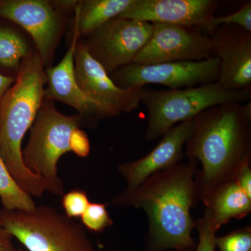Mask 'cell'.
<instances>
[{
    "instance_id": "603a6c76",
    "label": "cell",
    "mask_w": 251,
    "mask_h": 251,
    "mask_svg": "<svg viewBox=\"0 0 251 251\" xmlns=\"http://www.w3.org/2000/svg\"><path fill=\"white\" fill-rule=\"evenodd\" d=\"M222 25H234L251 32V1H248L242 7L232 14L221 17H214L208 27V31Z\"/></svg>"
},
{
    "instance_id": "484cf974",
    "label": "cell",
    "mask_w": 251,
    "mask_h": 251,
    "mask_svg": "<svg viewBox=\"0 0 251 251\" xmlns=\"http://www.w3.org/2000/svg\"><path fill=\"white\" fill-rule=\"evenodd\" d=\"M235 181L249 197L251 198V163L244 165L238 173Z\"/></svg>"
},
{
    "instance_id": "52a82bcc",
    "label": "cell",
    "mask_w": 251,
    "mask_h": 251,
    "mask_svg": "<svg viewBox=\"0 0 251 251\" xmlns=\"http://www.w3.org/2000/svg\"><path fill=\"white\" fill-rule=\"evenodd\" d=\"M77 1L0 0V18L14 23L27 33L47 69L52 67L68 15Z\"/></svg>"
},
{
    "instance_id": "30bf717a",
    "label": "cell",
    "mask_w": 251,
    "mask_h": 251,
    "mask_svg": "<svg viewBox=\"0 0 251 251\" xmlns=\"http://www.w3.org/2000/svg\"><path fill=\"white\" fill-rule=\"evenodd\" d=\"M75 75L80 90L101 108L105 118L131 112L141 103L145 87L122 89L90 55L80 38L74 55Z\"/></svg>"
},
{
    "instance_id": "cb8c5ba5",
    "label": "cell",
    "mask_w": 251,
    "mask_h": 251,
    "mask_svg": "<svg viewBox=\"0 0 251 251\" xmlns=\"http://www.w3.org/2000/svg\"><path fill=\"white\" fill-rule=\"evenodd\" d=\"M61 202L64 214L73 219L81 217L90 203L87 192L80 189H74L64 193Z\"/></svg>"
},
{
    "instance_id": "2e32d148",
    "label": "cell",
    "mask_w": 251,
    "mask_h": 251,
    "mask_svg": "<svg viewBox=\"0 0 251 251\" xmlns=\"http://www.w3.org/2000/svg\"><path fill=\"white\" fill-rule=\"evenodd\" d=\"M34 52V43L25 31L0 18V74L16 78L23 62Z\"/></svg>"
},
{
    "instance_id": "83f0119b",
    "label": "cell",
    "mask_w": 251,
    "mask_h": 251,
    "mask_svg": "<svg viewBox=\"0 0 251 251\" xmlns=\"http://www.w3.org/2000/svg\"><path fill=\"white\" fill-rule=\"evenodd\" d=\"M15 80L16 78L14 77L5 76L0 74V102L6 91L14 83Z\"/></svg>"
},
{
    "instance_id": "ba28073f",
    "label": "cell",
    "mask_w": 251,
    "mask_h": 251,
    "mask_svg": "<svg viewBox=\"0 0 251 251\" xmlns=\"http://www.w3.org/2000/svg\"><path fill=\"white\" fill-rule=\"evenodd\" d=\"M115 85L122 89L162 85L171 90L189 88L217 82L219 60L211 57L200 62H174L153 64L131 63L110 74Z\"/></svg>"
},
{
    "instance_id": "9c48e42d",
    "label": "cell",
    "mask_w": 251,
    "mask_h": 251,
    "mask_svg": "<svg viewBox=\"0 0 251 251\" xmlns=\"http://www.w3.org/2000/svg\"><path fill=\"white\" fill-rule=\"evenodd\" d=\"M152 23L116 18L81 39L109 75L133 63L148 42Z\"/></svg>"
},
{
    "instance_id": "ffe728a7",
    "label": "cell",
    "mask_w": 251,
    "mask_h": 251,
    "mask_svg": "<svg viewBox=\"0 0 251 251\" xmlns=\"http://www.w3.org/2000/svg\"><path fill=\"white\" fill-rule=\"evenodd\" d=\"M80 219L83 227L95 233L103 232L113 225L106 204L103 203L90 202Z\"/></svg>"
},
{
    "instance_id": "9a60e30c",
    "label": "cell",
    "mask_w": 251,
    "mask_h": 251,
    "mask_svg": "<svg viewBox=\"0 0 251 251\" xmlns=\"http://www.w3.org/2000/svg\"><path fill=\"white\" fill-rule=\"evenodd\" d=\"M193 127V119L174 126L162 135L159 143L146 156L119 165L117 171L125 179L127 189L136 188L157 172L181 162L183 148Z\"/></svg>"
},
{
    "instance_id": "3957f363",
    "label": "cell",
    "mask_w": 251,
    "mask_h": 251,
    "mask_svg": "<svg viewBox=\"0 0 251 251\" xmlns=\"http://www.w3.org/2000/svg\"><path fill=\"white\" fill-rule=\"evenodd\" d=\"M45 69L36 51L23 62L0 102V156L18 186L36 198L43 197L47 188L40 176L25 166L22 143L45 99Z\"/></svg>"
},
{
    "instance_id": "8fae6325",
    "label": "cell",
    "mask_w": 251,
    "mask_h": 251,
    "mask_svg": "<svg viewBox=\"0 0 251 251\" xmlns=\"http://www.w3.org/2000/svg\"><path fill=\"white\" fill-rule=\"evenodd\" d=\"M148 42L133 63L200 62L213 57L211 36L196 27L152 23Z\"/></svg>"
},
{
    "instance_id": "277c9868",
    "label": "cell",
    "mask_w": 251,
    "mask_h": 251,
    "mask_svg": "<svg viewBox=\"0 0 251 251\" xmlns=\"http://www.w3.org/2000/svg\"><path fill=\"white\" fill-rule=\"evenodd\" d=\"M83 122L79 114L61 113L53 100L44 99L22 153L25 166L45 181L47 192L59 196L64 194V182L58 175V162L63 155L72 151L73 134Z\"/></svg>"
},
{
    "instance_id": "ac0fdd59",
    "label": "cell",
    "mask_w": 251,
    "mask_h": 251,
    "mask_svg": "<svg viewBox=\"0 0 251 251\" xmlns=\"http://www.w3.org/2000/svg\"><path fill=\"white\" fill-rule=\"evenodd\" d=\"M133 0H83L77 1L74 14L81 38L118 18Z\"/></svg>"
},
{
    "instance_id": "5b68a950",
    "label": "cell",
    "mask_w": 251,
    "mask_h": 251,
    "mask_svg": "<svg viewBox=\"0 0 251 251\" xmlns=\"http://www.w3.org/2000/svg\"><path fill=\"white\" fill-rule=\"evenodd\" d=\"M0 219L27 251H97L83 226L53 206L39 204L31 211L1 209Z\"/></svg>"
},
{
    "instance_id": "7402d4cb",
    "label": "cell",
    "mask_w": 251,
    "mask_h": 251,
    "mask_svg": "<svg viewBox=\"0 0 251 251\" xmlns=\"http://www.w3.org/2000/svg\"><path fill=\"white\" fill-rule=\"evenodd\" d=\"M195 223V228L197 229L199 237L195 251H216V233L218 230L214 226L210 210L205 208L202 217Z\"/></svg>"
},
{
    "instance_id": "4316f807",
    "label": "cell",
    "mask_w": 251,
    "mask_h": 251,
    "mask_svg": "<svg viewBox=\"0 0 251 251\" xmlns=\"http://www.w3.org/2000/svg\"><path fill=\"white\" fill-rule=\"evenodd\" d=\"M12 236L5 229L0 219V251H23L13 242Z\"/></svg>"
},
{
    "instance_id": "5bb4252c",
    "label": "cell",
    "mask_w": 251,
    "mask_h": 251,
    "mask_svg": "<svg viewBox=\"0 0 251 251\" xmlns=\"http://www.w3.org/2000/svg\"><path fill=\"white\" fill-rule=\"evenodd\" d=\"M80 38L77 21L74 17L69 49L57 66L45 69L47 78L45 99L53 101L59 100L70 105L78 112L84 122L88 120L96 123L105 119V115L98 104L80 90L75 79L74 55Z\"/></svg>"
},
{
    "instance_id": "4fadbf2b",
    "label": "cell",
    "mask_w": 251,
    "mask_h": 251,
    "mask_svg": "<svg viewBox=\"0 0 251 251\" xmlns=\"http://www.w3.org/2000/svg\"><path fill=\"white\" fill-rule=\"evenodd\" d=\"M218 4L214 0H133L118 18L207 31Z\"/></svg>"
},
{
    "instance_id": "7c38bea8",
    "label": "cell",
    "mask_w": 251,
    "mask_h": 251,
    "mask_svg": "<svg viewBox=\"0 0 251 251\" xmlns=\"http://www.w3.org/2000/svg\"><path fill=\"white\" fill-rule=\"evenodd\" d=\"M210 32L213 57L219 60L217 82L227 91L251 92V32L234 25Z\"/></svg>"
},
{
    "instance_id": "6da1fadb",
    "label": "cell",
    "mask_w": 251,
    "mask_h": 251,
    "mask_svg": "<svg viewBox=\"0 0 251 251\" xmlns=\"http://www.w3.org/2000/svg\"><path fill=\"white\" fill-rule=\"evenodd\" d=\"M198 164L195 159L179 162L112 198L117 207L145 211L149 223L145 251L196 250L192 237L196 223L191 209L200 202L196 182Z\"/></svg>"
},
{
    "instance_id": "44dd1931",
    "label": "cell",
    "mask_w": 251,
    "mask_h": 251,
    "mask_svg": "<svg viewBox=\"0 0 251 251\" xmlns=\"http://www.w3.org/2000/svg\"><path fill=\"white\" fill-rule=\"evenodd\" d=\"M219 251H251L250 226L236 229L222 237H216Z\"/></svg>"
},
{
    "instance_id": "e0dca14e",
    "label": "cell",
    "mask_w": 251,
    "mask_h": 251,
    "mask_svg": "<svg viewBox=\"0 0 251 251\" xmlns=\"http://www.w3.org/2000/svg\"><path fill=\"white\" fill-rule=\"evenodd\" d=\"M204 204L210 210L217 230L230 220L242 219L251 211V198L236 181H229L216 188Z\"/></svg>"
},
{
    "instance_id": "d6986e66",
    "label": "cell",
    "mask_w": 251,
    "mask_h": 251,
    "mask_svg": "<svg viewBox=\"0 0 251 251\" xmlns=\"http://www.w3.org/2000/svg\"><path fill=\"white\" fill-rule=\"evenodd\" d=\"M0 201L6 210L31 211L36 204L30 195L18 186L0 156Z\"/></svg>"
},
{
    "instance_id": "8992f818",
    "label": "cell",
    "mask_w": 251,
    "mask_h": 251,
    "mask_svg": "<svg viewBox=\"0 0 251 251\" xmlns=\"http://www.w3.org/2000/svg\"><path fill=\"white\" fill-rule=\"evenodd\" d=\"M251 92H231L218 82L170 90L144 88L141 103L148 110L145 138L152 141L178 124L192 120L206 109L228 102L249 101Z\"/></svg>"
},
{
    "instance_id": "f1b7e54d",
    "label": "cell",
    "mask_w": 251,
    "mask_h": 251,
    "mask_svg": "<svg viewBox=\"0 0 251 251\" xmlns=\"http://www.w3.org/2000/svg\"><path fill=\"white\" fill-rule=\"evenodd\" d=\"M241 111L244 117L251 122V100L246 104H241Z\"/></svg>"
},
{
    "instance_id": "7a4b0ae2",
    "label": "cell",
    "mask_w": 251,
    "mask_h": 251,
    "mask_svg": "<svg viewBox=\"0 0 251 251\" xmlns=\"http://www.w3.org/2000/svg\"><path fill=\"white\" fill-rule=\"evenodd\" d=\"M185 147L188 159L202 166L196 182L204 203L216 188L235 181L241 168L251 163V122L242 115L239 102L211 107L193 118Z\"/></svg>"
},
{
    "instance_id": "d4e9b609",
    "label": "cell",
    "mask_w": 251,
    "mask_h": 251,
    "mask_svg": "<svg viewBox=\"0 0 251 251\" xmlns=\"http://www.w3.org/2000/svg\"><path fill=\"white\" fill-rule=\"evenodd\" d=\"M90 142L87 133L80 128L74 131L72 138V151L77 156L85 158L90 153Z\"/></svg>"
}]
</instances>
